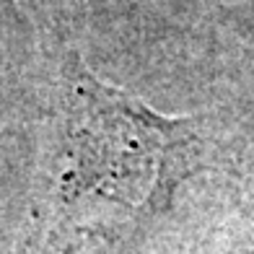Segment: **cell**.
<instances>
[{"instance_id": "1", "label": "cell", "mask_w": 254, "mask_h": 254, "mask_svg": "<svg viewBox=\"0 0 254 254\" xmlns=\"http://www.w3.org/2000/svg\"><path fill=\"white\" fill-rule=\"evenodd\" d=\"M70 88L60 202L73 221L80 210L107 213L104 205H120L130 215L156 190L179 122L104 86L83 67Z\"/></svg>"}]
</instances>
